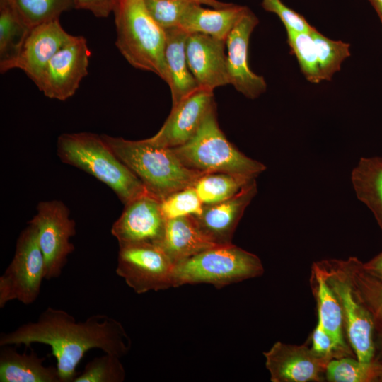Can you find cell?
Returning a JSON list of instances; mask_svg holds the SVG:
<instances>
[{
	"mask_svg": "<svg viewBox=\"0 0 382 382\" xmlns=\"http://www.w3.org/2000/svg\"><path fill=\"white\" fill-rule=\"evenodd\" d=\"M258 23L257 16L248 8L226 40L228 83L250 99L258 98L267 89L265 79L255 74L248 64L249 40Z\"/></svg>",
	"mask_w": 382,
	"mask_h": 382,
	"instance_id": "12",
	"label": "cell"
},
{
	"mask_svg": "<svg viewBox=\"0 0 382 382\" xmlns=\"http://www.w3.org/2000/svg\"><path fill=\"white\" fill-rule=\"evenodd\" d=\"M311 283L316 299L318 321L340 347L351 352L344 340L342 308L327 282L325 270L320 262L312 266Z\"/></svg>",
	"mask_w": 382,
	"mask_h": 382,
	"instance_id": "24",
	"label": "cell"
},
{
	"mask_svg": "<svg viewBox=\"0 0 382 382\" xmlns=\"http://www.w3.org/2000/svg\"><path fill=\"white\" fill-rule=\"evenodd\" d=\"M45 358L31 350L18 352L11 345L0 352L1 382H62L57 366L44 364Z\"/></svg>",
	"mask_w": 382,
	"mask_h": 382,
	"instance_id": "22",
	"label": "cell"
},
{
	"mask_svg": "<svg viewBox=\"0 0 382 382\" xmlns=\"http://www.w3.org/2000/svg\"><path fill=\"white\" fill-rule=\"evenodd\" d=\"M166 221L160 209V200L153 195H145L125 205L110 231L119 246L141 243L160 245Z\"/></svg>",
	"mask_w": 382,
	"mask_h": 382,
	"instance_id": "13",
	"label": "cell"
},
{
	"mask_svg": "<svg viewBox=\"0 0 382 382\" xmlns=\"http://www.w3.org/2000/svg\"><path fill=\"white\" fill-rule=\"evenodd\" d=\"M381 371V364L375 359L364 362L343 357L329 361L325 376L331 382H379Z\"/></svg>",
	"mask_w": 382,
	"mask_h": 382,
	"instance_id": "28",
	"label": "cell"
},
{
	"mask_svg": "<svg viewBox=\"0 0 382 382\" xmlns=\"http://www.w3.org/2000/svg\"><path fill=\"white\" fill-rule=\"evenodd\" d=\"M377 13L382 24V0H368Z\"/></svg>",
	"mask_w": 382,
	"mask_h": 382,
	"instance_id": "40",
	"label": "cell"
},
{
	"mask_svg": "<svg viewBox=\"0 0 382 382\" xmlns=\"http://www.w3.org/2000/svg\"><path fill=\"white\" fill-rule=\"evenodd\" d=\"M174 264L158 245L120 246L116 274L137 294L173 287Z\"/></svg>",
	"mask_w": 382,
	"mask_h": 382,
	"instance_id": "10",
	"label": "cell"
},
{
	"mask_svg": "<svg viewBox=\"0 0 382 382\" xmlns=\"http://www.w3.org/2000/svg\"><path fill=\"white\" fill-rule=\"evenodd\" d=\"M338 262L347 274L354 293L369 311L374 325L375 360L382 357V282L369 274L362 262L349 257Z\"/></svg>",
	"mask_w": 382,
	"mask_h": 382,
	"instance_id": "20",
	"label": "cell"
},
{
	"mask_svg": "<svg viewBox=\"0 0 382 382\" xmlns=\"http://www.w3.org/2000/svg\"><path fill=\"white\" fill-rule=\"evenodd\" d=\"M101 136L114 154L159 200L194 185L204 174L187 168L172 149L161 146L149 138L134 141L107 134Z\"/></svg>",
	"mask_w": 382,
	"mask_h": 382,
	"instance_id": "2",
	"label": "cell"
},
{
	"mask_svg": "<svg viewBox=\"0 0 382 382\" xmlns=\"http://www.w3.org/2000/svg\"><path fill=\"white\" fill-rule=\"evenodd\" d=\"M121 357L109 353L88 361L73 382H122L126 373Z\"/></svg>",
	"mask_w": 382,
	"mask_h": 382,
	"instance_id": "32",
	"label": "cell"
},
{
	"mask_svg": "<svg viewBox=\"0 0 382 382\" xmlns=\"http://www.w3.org/2000/svg\"><path fill=\"white\" fill-rule=\"evenodd\" d=\"M214 103L212 91L199 88L172 105L170 113L163 126L149 139L170 149L186 144L197 133Z\"/></svg>",
	"mask_w": 382,
	"mask_h": 382,
	"instance_id": "16",
	"label": "cell"
},
{
	"mask_svg": "<svg viewBox=\"0 0 382 382\" xmlns=\"http://www.w3.org/2000/svg\"><path fill=\"white\" fill-rule=\"evenodd\" d=\"M30 31L11 1L0 0V63L16 56Z\"/></svg>",
	"mask_w": 382,
	"mask_h": 382,
	"instance_id": "26",
	"label": "cell"
},
{
	"mask_svg": "<svg viewBox=\"0 0 382 382\" xmlns=\"http://www.w3.org/2000/svg\"><path fill=\"white\" fill-rule=\"evenodd\" d=\"M272 382L323 381L330 361L316 356L307 346L277 342L263 353Z\"/></svg>",
	"mask_w": 382,
	"mask_h": 382,
	"instance_id": "15",
	"label": "cell"
},
{
	"mask_svg": "<svg viewBox=\"0 0 382 382\" xmlns=\"http://www.w3.org/2000/svg\"><path fill=\"white\" fill-rule=\"evenodd\" d=\"M72 36L59 20L33 27L16 56L0 63L1 73L18 69L35 83L48 62Z\"/></svg>",
	"mask_w": 382,
	"mask_h": 382,
	"instance_id": "14",
	"label": "cell"
},
{
	"mask_svg": "<svg viewBox=\"0 0 382 382\" xmlns=\"http://www.w3.org/2000/svg\"><path fill=\"white\" fill-rule=\"evenodd\" d=\"M28 224L37 231L45 259V279L59 277L69 255L74 250L70 240L76 234V224L70 218L69 210L61 201L41 202Z\"/></svg>",
	"mask_w": 382,
	"mask_h": 382,
	"instance_id": "8",
	"label": "cell"
},
{
	"mask_svg": "<svg viewBox=\"0 0 382 382\" xmlns=\"http://www.w3.org/2000/svg\"><path fill=\"white\" fill-rule=\"evenodd\" d=\"M286 30L288 45L296 56L300 69L306 79L313 83H320L322 79L316 49L310 32Z\"/></svg>",
	"mask_w": 382,
	"mask_h": 382,
	"instance_id": "31",
	"label": "cell"
},
{
	"mask_svg": "<svg viewBox=\"0 0 382 382\" xmlns=\"http://www.w3.org/2000/svg\"><path fill=\"white\" fill-rule=\"evenodd\" d=\"M23 21L30 29L59 20L60 15L75 8L76 0H11Z\"/></svg>",
	"mask_w": 382,
	"mask_h": 382,
	"instance_id": "29",
	"label": "cell"
},
{
	"mask_svg": "<svg viewBox=\"0 0 382 382\" xmlns=\"http://www.w3.org/2000/svg\"><path fill=\"white\" fill-rule=\"evenodd\" d=\"M164 58L168 73L172 105L192 94L200 88L188 66L186 41L188 33L180 28L166 30Z\"/></svg>",
	"mask_w": 382,
	"mask_h": 382,
	"instance_id": "19",
	"label": "cell"
},
{
	"mask_svg": "<svg viewBox=\"0 0 382 382\" xmlns=\"http://www.w3.org/2000/svg\"><path fill=\"white\" fill-rule=\"evenodd\" d=\"M57 154L64 163L86 172L108 185L125 205L143 196L153 195L109 148L101 135L90 132L62 134L57 141Z\"/></svg>",
	"mask_w": 382,
	"mask_h": 382,
	"instance_id": "3",
	"label": "cell"
},
{
	"mask_svg": "<svg viewBox=\"0 0 382 382\" xmlns=\"http://www.w3.org/2000/svg\"><path fill=\"white\" fill-rule=\"evenodd\" d=\"M119 0H76L75 8L90 11L98 18L108 17Z\"/></svg>",
	"mask_w": 382,
	"mask_h": 382,
	"instance_id": "37",
	"label": "cell"
},
{
	"mask_svg": "<svg viewBox=\"0 0 382 382\" xmlns=\"http://www.w3.org/2000/svg\"><path fill=\"white\" fill-rule=\"evenodd\" d=\"M263 272L255 254L232 243L216 245L175 265L173 287L206 283L221 288L260 276Z\"/></svg>",
	"mask_w": 382,
	"mask_h": 382,
	"instance_id": "6",
	"label": "cell"
},
{
	"mask_svg": "<svg viewBox=\"0 0 382 382\" xmlns=\"http://www.w3.org/2000/svg\"><path fill=\"white\" fill-rule=\"evenodd\" d=\"M44 279V256L36 229L28 224L18 238L11 262L0 277V308L13 300L25 305L34 303Z\"/></svg>",
	"mask_w": 382,
	"mask_h": 382,
	"instance_id": "7",
	"label": "cell"
},
{
	"mask_svg": "<svg viewBox=\"0 0 382 382\" xmlns=\"http://www.w3.org/2000/svg\"><path fill=\"white\" fill-rule=\"evenodd\" d=\"M310 33L315 43L322 81H330L340 70L342 62L350 56V45L326 37L314 27Z\"/></svg>",
	"mask_w": 382,
	"mask_h": 382,
	"instance_id": "30",
	"label": "cell"
},
{
	"mask_svg": "<svg viewBox=\"0 0 382 382\" xmlns=\"http://www.w3.org/2000/svg\"><path fill=\"white\" fill-rule=\"evenodd\" d=\"M351 181L357 198L371 211L382 231V157H361Z\"/></svg>",
	"mask_w": 382,
	"mask_h": 382,
	"instance_id": "25",
	"label": "cell"
},
{
	"mask_svg": "<svg viewBox=\"0 0 382 382\" xmlns=\"http://www.w3.org/2000/svg\"><path fill=\"white\" fill-rule=\"evenodd\" d=\"M311 341L312 352L328 361L349 356L351 353L340 347L318 321L313 331Z\"/></svg>",
	"mask_w": 382,
	"mask_h": 382,
	"instance_id": "36",
	"label": "cell"
},
{
	"mask_svg": "<svg viewBox=\"0 0 382 382\" xmlns=\"http://www.w3.org/2000/svg\"><path fill=\"white\" fill-rule=\"evenodd\" d=\"M262 6L265 11L276 14L286 30L309 33L313 28L303 16L286 6L281 0H262Z\"/></svg>",
	"mask_w": 382,
	"mask_h": 382,
	"instance_id": "35",
	"label": "cell"
},
{
	"mask_svg": "<svg viewBox=\"0 0 382 382\" xmlns=\"http://www.w3.org/2000/svg\"><path fill=\"white\" fill-rule=\"evenodd\" d=\"M257 192L254 179L231 198L216 204L204 205L202 214L194 217L213 243L216 245L231 243L236 228Z\"/></svg>",
	"mask_w": 382,
	"mask_h": 382,
	"instance_id": "18",
	"label": "cell"
},
{
	"mask_svg": "<svg viewBox=\"0 0 382 382\" xmlns=\"http://www.w3.org/2000/svg\"><path fill=\"white\" fill-rule=\"evenodd\" d=\"M115 45L133 67L155 74L166 83V31L151 17L144 0H119L113 12Z\"/></svg>",
	"mask_w": 382,
	"mask_h": 382,
	"instance_id": "4",
	"label": "cell"
},
{
	"mask_svg": "<svg viewBox=\"0 0 382 382\" xmlns=\"http://www.w3.org/2000/svg\"><path fill=\"white\" fill-rule=\"evenodd\" d=\"M248 7L232 4L221 8H205L194 3L183 17L180 28L188 33H202L226 41Z\"/></svg>",
	"mask_w": 382,
	"mask_h": 382,
	"instance_id": "23",
	"label": "cell"
},
{
	"mask_svg": "<svg viewBox=\"0 0 382 382\" xmlns=\"http://www.w3.org/2000/svg\"><path fill=\"white\" fill-rule=\"evenodd\" d=\"M376 361H378L381 364V366H382V357H381L379 359ZM379 382H382V371H381V374L379 378Z\"/></svg>",
	"mask_w": 382,
	"mask_h": 382,
	"instance_id": "41",
	"label": "cell"
},
{
	"mask_svg": "<svg viewBox=\"0 0 382 382\" xmlns=\"http://www.w3.org/2000/svg\"><path fill=\"white\" fill-rule=\"evenodd\" d=\"M362 267L369 274L382 282V251L366 262Z\"/></svg>",
	"mask_w": 382,
	"mask_h": 382,
	"instance_id": "38",
	"label": "cell"
},
{
	"mask_svg": "<svg viewBox=\"0 0 382 382\" xmlns=\"http://www.w3.org/2000/svg\"><path fill=\"white\" fill-rule=\"evenodd\" d=\"M160 209L166 220L181 216H199L204 204L193 185L175 191L160 200Z\"/></svg>",
	"mask_w": 382,
	"mask_h": 382,
	"instance_id": "33",
	"label": "cell"
},
{
	"mask_svg": "<svg viewBox=\"0 0 382 382\" xmlns=\"http://www.w3.org/2000/svg\"><path fill=\"white\" fill-rule=\"evenodd\" d=\"M153 19L165 30L180 28L181 21L195 2L188 0H144Z\"/></svg>",
	"mask_w": 382,
	"mask_h": 382,
	"instance_id": "34",
	"label": "cell"
},
{
	"mask_svg": "<svg viewBox=\"0 0 382 382\" xmlns=\"http://www.w3.org/2000/svg\"><path fill=\"white\" fill-rule=\"evenodd\" d=\"M89 57L86 38L73 35L48 62L35 84L49 98L67 100L88 74Z\"/></svg>",
	"mask_w": 382,
	"mask_h": 382,
	"instance_id": "11",
	"label": "cell"
},
{
	"mask_svg": "<svg viewBox=\"0 0 382 382\" xmlns=\"http://www.w3.org/2000/svg\"><path fill=\"white\" fill-rule=\"evenodd\" d=\"M255 178L227 173L202 175L194 184L204 205H211L231 198Z\"/></svg>",
	"mask_w": 382,
	"mask_h": 382,
	"instance_id": "27",
	"label": "cell"
},
{
	"mask_svg": "<svg viewBox=\"0 0 382 382\" xmlns=\"http://www.w3.org/2000/svg\"><path fill=\"white\" fill-rule=\"evenodd\" d=\"M199 4H204L213 8H221L229 6L233 4L224 3L217 0H188Z\"/></svg>",
	"mask_w": 382,
	"mask_h": 382,
	"instance_id": "39",
	"label": "cell"
},
{
	"mask_svg": "<svg viewBox=\"0 0 382 382\" xmlns=\"http://www.w3.org/2000/svg\"><path fill=\"white\" fill-rule=\"evenodd\" d=\"M226 41L202 33H189L186 41L188 66L200 88L214 91L228 83Z\"/></svg>",
	"mask_w": 382,
	"mask_h": 382,
	"instance_id": "17",
	"label": "cell"
},
{
	"mask_svg": "<svg viewBox=\"0 0 382 382\" xmlns=\"http://www.w3.org/2000/svg\"><path fill=\"white\" fill-rule=\"evenodd\" d=\"M320 262L325 270L327 282L340 302L344 328L356 358L364 362L374 360V325L369 311L357 297L338 260Z\"/></svg>",
	"mask_w": 382,
	"mask_h": 382,
	"instance_id": "9",
	"label": "cell"
},
{
	"mask_svg": "<svg viewBox=\"0 0 382 382\" xmlns=\"http://www.w3.org/2000/svg\"><path fill=\"white\" fill-rule=\"evenodd\" d=\"M216 245L193 216H186L166 221L160 246L175 265Z\"/></svg>",
	"mask_w": 382,
	"mask_h": 382,
	"instance_id": "21",
	"label": "cell"
},
{
	"mask_svg": "<svg viewBox=\"0 0 382 382\" xmlns=\"http://www.w3.org/2000/svg\"><path fill=\"white\" fill-rule=\"evenodd\" d=\"M40 343L51 347L62 382H73L76 367L92 349L125 356L131 347L130 338L122 323L105 315L95 314L76 321L67 311L47 307L35 321L22 324L0 335V346Z\"/></svg>",
	"mask_w": 382,
	"mask_h": 382,
	"instance_id": "1",
	"label": "cell"
},
{
	"mask_svg": "<svg viewBox=\"0 0 382 382\" xmlns=\"http://www.w3.org/2000/svg\"><path fill=\"white\" fill-rule=\"evenodd\" d=\"M172 149L185 166L204 174L227 173L253 179L266 169L227 139L218 123L215 103L195 136Z\"/></svg>",
	"mask_w": 382,
	"mask_h": 382,
	"instance_id": "5",
	"label": "cell"
}]
</instances>
